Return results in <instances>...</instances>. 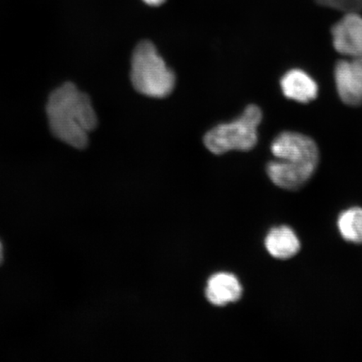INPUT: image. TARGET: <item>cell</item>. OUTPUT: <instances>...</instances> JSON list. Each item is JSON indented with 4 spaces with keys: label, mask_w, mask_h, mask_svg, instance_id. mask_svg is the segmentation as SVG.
Here are the masks:
<instances>
[{
    "label": "cell",
    "mask_w": 362,
    "mask_h": 362,
    "mask_svg": "<svg viewBox=\"0 0 362 362\" xmlns=\"http://www.w3.org/2000/svg\"><path fill=\"white\" fill-rule=\"evenodd\" d=\"M45 110L54 137L72 148L88 147V133L97 128L98 119L87 93L66 81L49 95Z\"/></svg>",
    "instance_id": "cell-1"
},
{
    "label": "cell",
    "mask_w": 362,
    "mask_h": 362,
    "mask_svg": "<svg viewBox=\"0 0 362 362\" xmlns=\"http://www.w3.org/2000/svg\"><path fill=\"white\" fill-rule=\"evenodd\" d=\"M130 78L138 93L153 98L168 96L175 85L174 72L148 40L140 42L134 49Z\"/></svg>",
    "instance_id": "cell-2"
},
{
    "label": "cell",
    "mask_w": 362,
    "mask_h": 362,
    "mask_svg": "<svg viewBox=\"0 0 362 362\" xmlns=\"http://www.w3.org/2000/svg\"><path fill=\"white\" fill-rule=\"evenodd\" d=\"M262 119L260 108L249 105L237 119L221 124L208 131L204 137V144L214 155H223L232 151H250L257 143V128Z\"/></svg>",
    "instance_id": "cell-3"
},
{
    "label": "cell",
    "mask_w": 362,
    "mask_h": 362,
    "mask_svg": "<svg viewBox=\"0 0 362 362\" xmlns=\"http://www.w3.org/2000/svg\"><path fill=\"white\" fill-rule=\"evenodd\" d=\"M271 151L277 160L314 163L318 165V146L309 136L286 131L279 134L271 144Z\"/></svg>",
    "instance_id": "cell-4"
},
{
    "label": "cell",
    "mask_w": 362,
    "mask_h": 362,
    "mask_svg": "<svg viewBox=\"0 0 362 362\" xmlns=\"http://www.w3.org/2000/svg\"><path fill=\"white\" fill-rule=\"evenodd\" d=\"M334 83L341 100L346 105L362 104V56L341 60L334 67Z\"/></svg>",
    "instance_id": "cell-5"
},
{
    "label": "cell",
    "mask_w": 362,
    "mask_h": 362,
    "mask_svg": "<svg viewBox=\"0 0 362 362\" xmlns=\"http://www.w3.org/2000/svg\"><path fill=\"white\" fill-rule=\"evenodd\" d=\"M332 27V35L334 49L344 56H362V16L360 13H345Z\"/></svg>",
    "instance_id": "cell-6"
},
{
    "label": "cell",
    "mask_w": 362,
    "mask_h": 362,
    "mask_svg": "<svg viewBox=\"0 0 362 362\" xmlns=\"http://www.w3.org/2000/svg\"><path fill=\"white\" fill-rule=\"evenodd\" d=\"M317 165L314 163L276 160L269 163L267 172L272 182L277 187L296 191L309 181Z\"/></svg>",
    "instance_id": "cell-7"
},
{
    "label": "cell",
    "mask_w": 362,
    "mask_h": 362,
    "mask_svg": "<svg viewBox=\"0 0 362 362\" xmlns=\"http://www.w3.org/2000/svg\"><path fill=\"white\" fill-rule=\"evenodd\" d=\"M242 296V284L233 274L220 272L208 279L206 297L214 305L225 306L238 301Z\"/></svg>",
    "instance_id": "cell-8"
},
{
    "label": "cell",
    "mask_w": 362,
    "mask_h": 362,
    "mask_svg": "<svg viewBox=\"0 0 362 362\" xmlns=\"http://www.w3.org/2000/svg\"><path fill=\"white\" fill-rule=\"evenodd\" d=\"M280 86L285 97L300 103L315 100L319 92L316 81L298 68L288 71L280 81Z\"/></svg>",
    "instance_id": "cell-9"
},
{
    "label": "cell",
    "mask_w": 362,
    "mask_h": 362,
    "mask_svg": "<svg viewBox=\"0 0 362 362\" xmlns=\"http://www.w3.org/2000/svg\"><path fill=\"white\" fill-rule=\"evenodd\" d=\"M267 251L278 259H288L300 250V241L294 230L287 226L271 229L264 240Z\"/></svg>",
    "instance_id": "cell-10"
},
{
    "label": "cell",
    "mask_w": 362,
    "mask_h": 362,
    "mask_svg": "<svg viewBox=\"0 0 362 362\" xmlns=\"http://www.w3.org/2000/svg\"><path fill=\"white\" fill-rule=\"evenodd\" d=\"M337 226L346 241L362 243V208L351 207L342 211L338 217Z\"/></svg>",
    "instance_id": "cell-11"
},
{
    "label": "cell",
    "mask_w": 362,
    "mask_h": 362,
    "mask_svg": "<svg viewBox=\"0 0 362 362\" xmlns=\"http://www.w3.org/2000/svg\"><path fill=\"white\" fill-rule=\"evenodd\" d=\"M320 6L344 13L362 11V0H315Z\"/></svg>",
    "instance_id": "cell-12"
},
{
    "label": "cell",
    "mask_w": 362,
    "mask_h": 362,
    "mask_svg": "<svg viewBox=\"0 0 362 362\" xmlns=\"http://www.w3.org/2000/svg\"><path fill=\"white\" fill-rule=\"evenodd\" d=\"M143 1L151 6H158L164 3L165 0H143Z\"/></svg>",
    "instance_id": "cell-13"
},
{
    "label": "cell",
    "mask_w": 362,
    "mask_h": 362,
    "mask_svg": "<svg viewBox=\"0 0 362 362\" xmlns=\"http://www.w3.org/2000/svg\"><path fill=\"white\" fill-rule=\"evenodd\" d=\"M4 259V252H3V246L1 242H0V264L3 262Z\"/></svg>",
    "instance_id": "cell-14"
}]
</instances>
